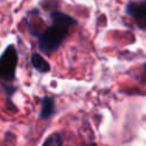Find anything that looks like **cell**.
Masks as SVG:
<instances>
[{
  "label": "cell",
  "instance_id": "obj_5",
  "mask_svg": "<svg viewBox=\"0 0 146 146\" xmlns=\"http://www.w3.org/2000/svg\"><path fill=\"white\" fill-rule=\"evenodd\" d=\"M31 65L38 71V72H41V73H46L50 70V66L48 64V62L38 52H34L32 54L31 56Z\"/></svg>",
  "mask_w": 146,
  "mask_h": 146
},
{
  "label": "cell",
  "instance_id": "obj_1",
  "mask_svg": "<svg viewBox=\"0 0 146 146\" xmlns=\"http://www.w3.org/2000/svg\"><path fill=\"white\" fill-rule=\"evenodd\" d=\"M50 18L51 25L41 33L34 34L38 39L39 48L44 54L56 51L67 36L70 29L76 24L72 16L62 11H51Z\"/></svg>",
  "mask_w": 146,
  "mask_h": 146
},
{
  "label": "cell",
  "instance_id": "obj_7",
  "mask_svg": "<svg viewBox=\"0 0 146 146\" xmlns=\"http://www.w3.org/2000/svg\"><path fill=\"white\" fill-rule=\"evenodd\" d=\"M144 68H145V73H146V64H145V66H144Z\"/></svg>",
  "mask_w": 146,
  "mask_h": 146
},
{
  "label": "cell",
  "instance_id": "obj_6",
  "mask_svg": "<svg viewBox=\"0 0 146 146\" xmlns=\"http://www.w3.org/2000/svg\"><path fill=\"white\" fill-rule=\"evenodd\" d=\"M63 139L59 133H51L42 144V146H62Z\"/></svg>",
  "mask_w": 146,
  "mask_h": 146
},
{
  "label": "cell",
  "instance_id": "obj_4",
  "mask_svg": "<svg viewBox=\"0 0 146 146\" xmlns=\"http://www.w3.org/2000/svg\"><path fill=\"white\" fill-rule=\"evenodd\" d=\"M56 112L55 106V99L50 96H44L41 99V108H40V119H49Z\"/></svg>",
  "mask_w": 146,
  "mask_h": 146
},
{
  "label": "cell",
  "instance_id": "obj_3",
  "mask_svg": "<svg viewBox=\"0 0 146 146\" xmlns=\"http://www.w3.org/2000/svg\"><path fill=\"white\" fill-rule=\"evenodd\" d=\"M125 11L136 21L140 27L146 29V1L129 2L125 7Z\"/></svg>",
  "mask_w": 146,
  "mask_h": 146
},
{
  "label": "cell",
  "instance_id": "obj_2",
  "mask_svg": "<svg viewBox=\"0 0 146 146\" xmlns=\"http://www.w3.org/2000/svg\"><path fill=\"white\" fill-rule=\"evenodd\" d=\"M17 63V50L14 44H9L0 56V80L2 82H11L15 79Z\"/></svg>",
  "mask_w": 146,
  "mask_h": 146
}]
</instances>
